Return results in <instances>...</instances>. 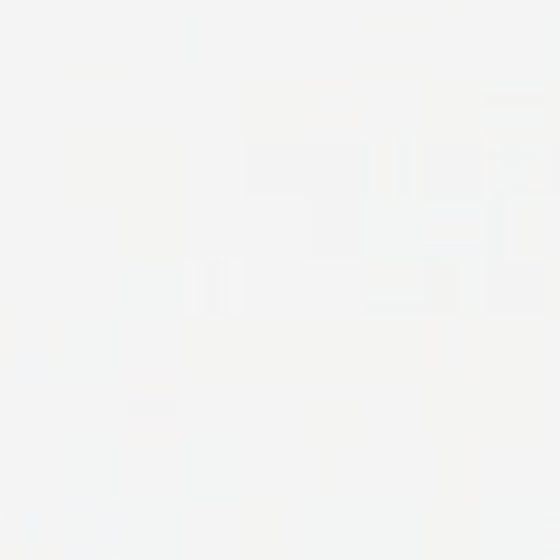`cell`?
<instances>
[{"label":"cell","mask_w":560,"mask_h":560,"mask_svg":"<svg viewBox=\"0 0 560 560\" xmlns=\"http://www.w3.org/2000/svg\"><path fill=\"white\" fill-rule=\"evenodd\" d=\"M488 187V145L477 138L420 141V195L431 202H472Z\"/></svg>","instance_id":"1"},{"label":"cell","mask_w":560,"mask_h":560,"mask_svg":"<svg viewBox=\"0 0 560 560\" xmlns=\"http://www.w3.org/2000/svg\"><path fill=\"white\" fill-rule=\"evenodd\" d=\"M374 149L351 133H325L302 145L305 191L313 199H362L374 179Z\"/></svg>","instance_id":"2"},{"label":"cell","mask_w":560,"mask_h":560,"mask_svg":"<svg viewBox=\"0 0 560 560\" xmlns=\"http://www.w3.org/2000/svg\"><path fill=\"white\" fill-rule=\"evenodd\" d=\"M366 218L362 199H313L310 207V252L325 259L359 256Z\"/></svg>","instance_id":"3"},{"label":"cell","mask_w":560,"mask_h":560,"mask_svg":"<svg viewBox=\"0 0 560 560\" xmlns=\"http://www.w3.org/2000/svg\"><path fill=\"white\" fill-rule=\"evenodd\" d=\"M546 302V275L530 259L485 264V305L492 313H538Z\"/></svg>","instance_id":"4"},{"label":"cell","mask_w":560,"mask_h":560,"mask_svg":"<svg viewBox=\"0 0 560 560\" xmlns=\"http://www.w3.org/2000/svg\"><path fill=\"white\" fill-rule=\"evenodd\" d=\"M248 184L252 191H267V195L305 191L302 141H264V145H252Z\"/></svg>","instance_id":"5"},{"label":"cell","mask_w":560,"mask_h":560,"mask_svg":"<svg viewBox=\"0 0 560 560\" xmlns=\"http://www.w3.org/2000/svg\"><path fill=\"white\" fill-rule=\"evenodd\" d=\"M126 428L133 435H161L179 428V389L176 385H133L126 397Z\"/></svg>","instance_id":"6"},{"label":"cell","mask_w":560,"mask_h":560,"mask_svg":"<svg viewBox=\"0 0 560 560\" xmlns=\"http://www.w3.org/2000/svg\"><path fill=\"white\" fill-rule=\"evenodd\" d=\"M541 184L549 195L560 199V138L546 141V156H541Z\"/></svg>","instance_id":"7"},{"label":"cell","mask_w":560,"mask_h":560,"mask_svg":"<svg viewBox=\"0 0 560 560\" xmlns=\"http://www.w3.org/2000/svg\"><path fill=\"white\" fill-rule=\"evenodd\" d=\"M184 58H187V73H195V61H199V43H195V23H187V38H184Z\"/></svg>","instance_id":"8"}]
</instances>
